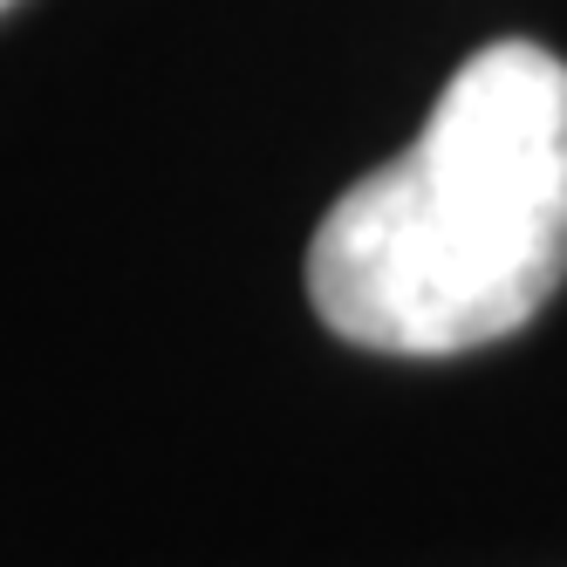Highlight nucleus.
<instances>
[{
    "label": "nucleus",
    "mask_w": 567,
    "mask_h": 567,
    "mask_svg": "<svg viewBox=\"0 0 567 567\" xmlns=\"http://www.w3.org/2000/svg\"><path fill=\"white\" fill-rule=\"evenodd\" d=\"M567 280V62L493 42L417 144L362 172L308 239V301L355 349L458 355L526 329Z\"/></svg>",
    "instance_id": "1"
},
{
    "label": "nucleus",
    "mask_w": 567,
    "mask_h": 567,
    "mask_svg": "<svg viewBox=\"0 0 567 567\" xmlns=\"http://www.w3.org/2000/svg\"><path fill=\"white\" fill-rule=\"evenodd\" d=\"M8 8H14V0H0V14H8Z\"/></svg>",
    "instance_id": "2"
}]
</instances>
